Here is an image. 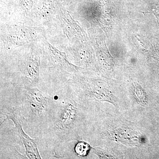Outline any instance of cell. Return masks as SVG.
I'll list each match as a JSON object with an SVG mask.
<instances>
[{"mask_svg":"<svg viewBox=\"0 0 159 159\" xmlns=\"http://www.w3.org/2000/svg\"><path fill=\"white\" fill-rule=\"evenodd\" d=\"M54 94L57 98L51 122L36 142L55 154L58 148L77 140L82 115L77 96L68 84Z\"/></svg>","mask_w":159,"mask_h":159,"instance_id":"6da1fadb","label":"cell"},{"mask_svg":"<svg viewBox=\"0 0 159 159\" xmlns=\"http://www.w3.org/2000/svg\"><path fill=\"white\" fill-rule=\"evenodd\" d=\"M1 111L6 116V119L4 121L10 120L13 122L15 132L21 142L23 143L27 158L29 159H41L36 144L37 142L35 139L29 137L23 129V125L16 108L11 106L1 104Z\"/></svg>","mask_w":159,"mask_h":159,"instance_id":"3957f363","label":"cell"},{"mask_svg":"<svg viewBox=\"0 0 159 159\" xmlns=\"http://www.w3.org/2000/svg\"><path fill=\"white\" fill-rule=\"evenodd\" d=\"M13 90L15 104L11 105L17 110L22 125L37 141L51 122L56 99L38 87L14 88Z\"/></svg>","mask_w":159,"mask_h":159,"instance_id":"7a4b0ae2","label":"cell"},{"mask_svg":"<svg viewBox=\"0 0 159 159\" xmlns=\"http://www.w3.org/2000/svg\"><path fill=\"white\" fill-rule=\"evenodd\" d=\"M92 148L87 142L84 141H78L74 148L75 153L80 157H86L89 153Z\"/></svg>","mask_w":159,"mask_h":159,"instance_id":"277c9868","label":"cell"}]
</instances>
